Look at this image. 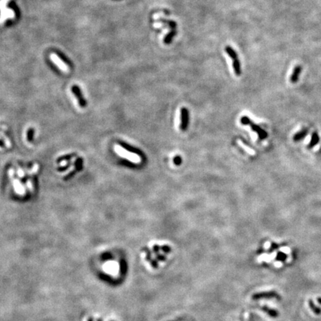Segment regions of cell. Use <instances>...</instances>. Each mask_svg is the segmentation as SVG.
<instances>
[{
  "label": "cell",
  "mask_w": 321,
  "mask_h": 321,
  "mask_svg": "<svg viewBox=\"0 0 321 321\" xmlns=\"http://www.w3.org/2000/svg\"><path fill=\"white\" fill-rule=\"evenodd\" d=\"M115 151L117 152L118 154L121 155V156H123V157L127 158V159H129V160H131L133 162H140L141 161V158H140V157H139L138 155H136L133 152H131V151H129V150H125V149H123V147H121V146H117V145H116L115 146Z\"/></svg>",
  "instance_id": "6da1fadb"
},
{
  "label": "cell",
  "mask_w": 321,
  "mask_h": 321,
  "mask_svg": "<svg viewBox=\"0 0 321 321\" xmlns=\"http://www.w3.org/2000/svg\"><path fill=\"white\" fill-rule=\"evenodd\" d=\"M189 121V113L186 108H182L181 110V123L180 128L181 130H186Z\"/></svg>",
  "instance_id": "7a4b0ae2"
},
{
  "label": "cell",
  "mask_w": 321,
  "mask_h": 321,
  "mask_svg": "<svg viewBox=\"0 0 321 321\" xmlns=\"http://www.w3.org/2000/svg\"><path fill=\"white\" fill-rule=\"evenodd\" d=\"M241 123H242V124L250 126V127H251V128H252V129L254 131V132H256L257 133H258V135H260V138L263 137V132H262V129H261L259 127H257V126L254 125V123H252V122H251L250 120L248 119V117H242V118H241Z\"/></svg>",
  "instance_id": "3957f363"
},
{
  "label": "cell",
  "mask_w": 321,
  "mask_h": 321,
  "mask_svg": "<svg viewBox=\"0 0 321 321\" xmlns=\"http://www.w3.org/2000/svg\"><path fill=\"white\" fill-rule=\"evenodd\" d=\"M51 60L61 69V70L65 71V72H67V71H69V68H68L67 65H65L64 63H63V62L60 60V59H59V57L56 55H55V54H52L51 55Z\"/></svg>",
  "instance_id": "277c9868"
},
{
  "label": "cell",
  "mask_w": 321,
  "mask_h": 321,
  "mask_svg": "<svg viewBox=\"0 0 321 321\" xmlns=\"http://www.w3.org/2000/svg\"><path fill=\"white\" fill-rule=\"evenodd\" d=\"M73 92H74V93L75 95H76L77 98L79 100V103H80V105L81 106H85V100L84 99H83L82 96H81V94L80 92V91H79V89L77 88V87H74V89H73Z\"/></svg>",
  "instance_id": "5b68a950"
},
{
  "label": "cell",
  "mask_w": 321,
  "mask_h": 321,
  "mask_svg": "<svg viewBox=\"0 0 321 321\" xmlns=\"http://www.w3.org/2000/svg\"><path fill=\"white\" fill-rule=\"evenodd\" d=\"M309 307H310V309H312V310L315 313V314H320V313H321V309L320 308H318V307L314 304V302H313L312 299H309Z\"/></svg>",
  "instance_id": "8992f818"
},
{
  "label": "cell",
  "mask_w": 321,
  "mask_h": 321,
  "mask_svg": "<svg viewBox=\"0 0 321 321\" xmlns=\"http://www.w3.org/2000/svg\"><path fill=\"white\" fill-rule=\"evenodd\" d=\"M33 135H34V129H30L28 132V141H31L33 139Z\"/></svg>",
  "instance_id": "52a82bcc"
},
{
  "label": "cell",
  "mask_w": 321,
  "mask_h": 321,
  "mask_svg": "<svg viewBox=\"0 0 321 321\" xmlns=\"http://www.w3.org/2000/svg\"><path fill=\"white\" fill-rule=\"evenodd\" d=\"M286 258H287V256H286V254H283V253L280 252L278 254V256H277V259L278 260H281V261H284L286 260Z\"/></svg>",
  "instance_id": "ba28073f"
},
{
  "label": "cell",
  "mask_w": 321,
  "mask_h": 321,
  "mask_svg": "<svg viewBox=\"0 0 321 321\" xmlns=\"http://www.w3.org/2000/svg\"><path fill=\"white\" fill-rule=\"evenodd\" d=\"M181 159L179 156H176V157L174 158V163H175V164H176V165H179V164H181Z\"/></svg>",
  "instance_id": "9c48e42d"
},
{
  "label": "cell",
  "mask_w": 321,
  "mask_h": 321,
  "mask_svg": "<svg viewBox=\"0 0 321 321\" xmlns=\"http://www.w3.org/2000/svg\"><path fill=\"white\" fill-rule=\"evenodd\" d=\"M73 157V156H64V157L60 158L59 160H69L70 159V158H71Z\"/></svg>",
  "instance_id": "30bf717a"
},
{
  "label": "cell",
  "mask_w": 321,
  "mask_h": 321,
  "mask_svg": "<svg viewBox=\"0 0 321 321\" xmlns=\"http://www.w3.org/2000/svg\"><path fill=\"white\" fill-rule=\"evenodd\" d=\"M318 302L320 303V304H321V299L320 298H318Z\"/></svg>",
  "instance_id": "8fae6325"
}]
</instances>
